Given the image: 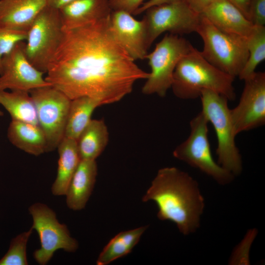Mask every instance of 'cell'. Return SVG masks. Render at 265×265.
<instances>
[{
	"instance_id": "obj_19",
	"label": "cell",
	"mask_w": 265,
	"mask_h": 265,
	"mask_svg": "<svg viewBox=\"0 0 265 265\" xmlns=\"http://www.w3.org/2000/svg\"><path fill=\"white\" fill-rule=\"evenodd\" d=\"M59 159L56 179L52 187L53 194L65 195L70 182L81 159L77 140L64 136L57 147Z\"/></svg>"
},
{
	"instance_id": "obj_27",
	"label": "cell",
	"mask_w": 265,
	"mask_h": 265,
	"mask_svg": "<svg viewBox=\"0 0 265 265\" xmlns=\"http://www.w3.org/2000/svg\"><path fill=\"white\" fill-rule=\"evenodd\" d=\"M27 32L9 30L0 27V75L2 72L3 57L9 53L19 42L26 41Z\"/></svg>"
},
{
	"instance_id": "obj_9",
	"label": "cell",
	"mask_w": 265,
	"mask_h": 265,
	"mask_svg": "<svg viewBox=\"0 0 265 265\" xmlns=\"http://www.w3.org/2000/svg\"><path fill=\"white\" fill-rule=\"evenodd\" d=\"M29 93L46 139V152L53 151L65 136L71 100L52 85L33 89Z\"/></svg>"
},
{
	"instance_id": "obj_21",
	"label": "cell",
	"mask_w": 265,
	"mask_h": 265,
	"mask_svg": "<svg viewBox=\"0 0 265 265\" xmlns=\"http://www.w3.org/2000/svg\"><path fill=\"white\" fill-rule=\"evenodd\" d=\"M109 140L107 128L102 120L91 119L77 140L81 159L96 160Z\"/></svg>"
},
{
	"instance_id": "obj_14",
	"label": "cell",
	"mask_w": 265,
	"mask_h": 265,
	"mask_svg": "<svg viewBox=\"0 0 265 265\" xmlns=\"http://www.w3.org/2000/svg\"><path fill=\"white\" fill-rule=\"evenodd\" d=\"M110 26L116 39L134 61L145 59L149 48L145 20L135 19L132 14L122 10L112 11Z\"/></svg>"
},
{
	"instance_id": "obj_33",
	"label": "cell",
	"mask_w": 265,
	"mask_h": 265,
	"mask_svg": "<svg viewBox=\"0 0 265 265\" xmlns=\"http://www.w3.org/2000/svg\"><path fill=\"white\" fill-rule=\"evenodd\" d=\"M74 0H47V5L59 9Z\"/></svg>"
},
{
	"instance_id": "obj_24",
	"label": "cell",
	"mask_w": 265,
	"mask_h": 265,
	"mask_svg": "<svg viewBox=\"0 0 265 265\" xmlns=\"http://www.w3.org/2000/svg\"><path fill=\"white\" fill-rule=\"evenodd\" d=\"M99 102L92 98L83 96L71 100L65 136L77 140L91 120V115Z\"/></svg>"
},
{
	"instance_id": "obj_2",
	"label": "cell",
	"mask_w": 265,
	"mask_h": 265,
	"mask_svg": "<svg viewBox=\"0 0 265 265\" xmlns=\"http://www.w3.org/2000/svg\"><path fill=\"white\" fill-rule=\"evenodd\" d=\"M142 201L155 202L158 218L174 222L185 235L195 232L199 227L205 207L197 181L175 167L159 170Z\"/></svg>"
},
{
	"instance_id": "obj_34",
	"label": "cell",
	"mask_w": 265,
	"mask_h": 265,
	"mask_svg": "<svg viewBox=\"0 0 265 265\" xmlns=\"http://www.w3.org/2000/svg\"><path fill=\"white\" fill-rule=\"evenodd\" d=\"M3 115V112L0 110V116H2Z\"/></svg>"
},
{
	"instance_id": "obj_23",
	"label": "cell",
	"mask_w": 265,
	"mask_h": 265,
	"mask_svg": "<svg viewBox=\"0 0 265 265\" xmlns=\"http://www.w3.org/2000/svg\"><path fill=\"white\" fill-rule=\"evenodd\" d=\"M0 104L8 112L12 120L39 125L36 107L28 92L1 91Z\"/></svg>"
},
{
	"instance_id": "obj_1",
	"label": "cell",
	"mask_w": 265,
	"mask_h": 265,
	"mask_svg": "<svg viewBox=\"0 0 265 265\" xmlns=\"http://www.w3.org/2000/svg\"><path fill=\"white\" fill-rule=\"evenodd\" d=\"M109 18L63 30L45 80L71 100L87 96L101 106L114 103L149 76L118 42Z\"/></svg>"
},
{
	"instance_id": "obj_30",
	"label": "cell",
	"mask_w": 265,
	"mask_h": 265,
	"mask_svg": "<svg viewBox=\"0 0 265 265\" xmlns=\"http://www.w3.org/2000/svg\"><path fill=\"white\" fill-rule=\"evenodd\" d=\"M184 0H149L143 2L140 6L137 9L133 15H137L145 12L147 9L154 6L164 4H169L181 1Z\"/></svg>"
},
{
	"instance_id": "obj_16",
	"label": "cell",
	"mask_w": 265,
	"mask_h": 265,
	"mask_svg": "<svg viewBox=\"0 0 265 265\" xmlns=\"http://www.w3.org/2000/svg\"><path fill=\"white\" fill-rule=\"evenodd\" d=\"M58 9L63 30L107 18L112 12L108 0H74Z\"/></svg>"
},
{
	"instance_id": "obj_15",
	"label": "cell",
	"mask_w": 265,
	"mask_h": 265,
	"mask_svg": "<svg viewBox=\"0 0 265 265\" xmlns=\"http://www.w3.org/2000/svg\"><path fill=\"white\" fill-rule=\"evenodd\" d=\"M220 30L246 38L254 25L228 0H215L200 14Z\"/></svg>"
},
{
	"instance_id": "obj_29",
	"label": "cell",
	"mask_w": 265,
	"mask_h": 265,
	"mask_svg": "<svg viewBox=\"0 0 265 265\" xmlns=\"http://www.w3.org/2000/svg\"><path fill=\"white\" fill-rule=\"evenodd\" d=\"M144 0H108L112 11L122 10L133 15Z\"/></svg>"
},
{
	"instance_id": "obj_25",
	"label": "cell",
	"mask_w": 265,
	"mask_h": 265,
	"mask_svg": "<svg viewBox=\"0 0 265 265\" xmlns=\"http://www.w3.org/2000/svg\"><path fill=\"white\" fill-rule=\"evenodd\" d=\"M249 53L247 60L238 76L244 80L255 72L257 66L265 59V27L254 26L253 29L246 38Z\"/></svg>"
},
{
	"instance_id": "obj_31",
	"label": "cell",
	"mask_w": 265,
	"mask_h": 265,
	"mask_svg": "<svg viewBox=\"0 0 265 265\" xmlns=\"http://www.w3.org/2000/svg\"><path fill=\"white\" fill-rule=\"evenodd\" d=\"M188 6L196 13L201 14L215 0H185Z\"/></svg>"
},
{
	"instance_id": "obj_18",
	"label": "cell",
	"mask_w": 265,
	"mask_h": 265,
	"mask_svg": "<svg viewBox=\"0 0 265 265\" xmlns=\"http://www.w3.org/2000/svg\"><path fill=\"white\" fill-rule=\"evenodd\" d=\"M97 173L96 160L81 159L65 195L70 209L80 211L85 208L94 189Z\"/></svg>"
},
{
	"instance_id": "obj_26",
	"label": "cell",
	"mask_w": 265,
	"mask_h": 265,
	"mask_svg": "<svg viewBox=\"0 0 265 265\" xmlns=\"http://www.w3.org/2000/svg\"><path fill=\"white\" fill-rule=\"evenodd\" d=\"M33 229L24 232L11 241L9 249L0 260V265H27L26 244Z\"/></svg>"
},
{
	"instance_id": "obj_11",
	"label": "cell",
	"mask_w": 265,
	"mask_h": 265,
	"mask_svg": "<svg viewBox=\"0 0 265 265\" xmlns=\"http://www.w3.org/2000/svg\"><path fill=\"white\" fill-rule=\"evenodd\" d=\"M145 12L143 19L146 24L149 48L164 32L180 36L196 32L200 19V15L194 12L185 0L154 6Z\"/></svg>"
},
{
	"instance_id": "obj_5",
	"label": "cell",
	"mask_w": 265,
	"mask_h": 265,
	"mask_svg": "<svg viewBox=\"0 0 265 265\" xmlns=\"http://www.w3.org/2000/svg\"><path fill=\"white\" fill-rule=\"evenodd\" d=\"M196 32L203 42L202 56L224 73L238 77L249 55L246 38L220 30L201 15Z\"/></svg>"
},
{
	"instance_id": "obj_13",
	"label": "cell",
	"mask_w": 265,
	"mask_h": 265,
	"mask_svg": "<svg viewBox=\"0 0 265 265\" xmlns=\"http://www.w3.org/2000/svg\"><path fill=\"white\" fill-rule=\"evenodd\" d=\"M25 41L18 43L2 59L0 91L10 89L29 92L51 86L43 77V72L28 60L25 52Z\"/></svg>"
},
{
	"instance_id": "obj_32",
	"label": "cell",
	"mask_w": 265,
	"mask_h": 265,
	"mask_svg": "<svg viewBox=\"0 0 265 265\" xmlns=\"http://www.w3.org/2000/svg\"><path fill=\"white\" fill-rule=\"evenodd\" d=\"M243 14L248 20L249 9L251 0H228Z\"/></svg>"
},
{
	"instance_id": "obj_17",
	"label": "cell",
	"mask_w": 265,
	"mask_h": 265,
	"mask_svg": "<svg viewBox=\"0 0 265 265\" xmlns=\"http://www.w3.org/2000/svg\"><path fill=\"white\" fill-rule=\"evenodd\" d=\"M47 0H0V27L26 32Z\"/></svg>"
},
{
	"instance_id": "obj_10",
	"label": "cell",
	"mask_w": 265,
	"mask_h": 265,
	"mask_svg": "<svg viewBox=\"0 0 265 265\" xmlns=\"http://www.w3.org/2000/svg\"><path fill=\"white\" fill-rule=\"evenodd\" d=\"M32 217L31 227L39 237L41 246L33 253V257L40 265H46L58 249L75 252L78 241L71 237L67 226L59 222L55 212L46 205L37 203L29 208Z\"/></svg>"
},
{
	"instance_id": "obj_8",
	"label": "cell",
	"mask_w": 265,
	"mask_h": 265,
	"mask_svg": "<svg viewBox=\"0 0 265 265\" xmlns=\"http://www.w3.org/2000/svg\"><path fill=\"white\" fill-rule=\"evenodd\" d=\"M191 45L180 35L166 34L146 56L151 72L142 88V92L145 95L156 94L161 97L165 96L171 87L178 63Z\"/></svg>"
},
{
	"instance_id": "obj_3",
	"label": "cell",
	"mask_w": 265,
	"mask_h": 265,
	"mask_svg": "<svg viewBox=\"0 0 265 265\" xmlns=\"http://www.w3.org/2000/svg\"><path fill=\"white\" fill-rule=\"evenodd\" d=\"M234 79L211 64L191 45L175 68L171 88L182 99L197 98L202 90L209 89L234 101L236 97Z\"/></svg>"
},
{
	"instance_id": "obj_20",
	"label": "cell",
	"mask_w": 265,
	"mask_h": 265,
	"mask_svg": "<svg viewBox=\"0 0 265 265\" xmlns=\"http://www.w3.org/2000/svg\"><path fill=\"white\" fill-rule=\"evenodd\" d=\"M7 136L12 144L29 154L37 156L46 152V139L39 125L12 120Z\"/></svg>"
},
{
	"instance_id": "obj_6",
	"label": "cell",
	"mask_w": 265,
	"mask_h": 265,
	"mask_svg": "<svg viewBox=\"0 0 265 265\" xmlns=\"http://www.w3.org/2000/svg\"><path fill=\"white\" fill-rule=\"evenodd\" d=\"M208 120L201 111L190 122L188 137L173 152L176 159L198 169L211 177L220 185L231 182L234 176L213 159L209 140Z\"/></svg>"
},
{
	"instance_id": "obj_28",
	"label": "cell",
	"mask_w": 265,
	"mask_h": 265,
	"mask_svg": "<svg viewBox=\"0 0 265 265\" xmlns=\"http://www.w3.org/2000/svg\"><path fill=\"white\" fill-rule=\"evenodd\" d=\"M248 20L256 26H265V0H251Z\"/></svg>"
},
{
	"instance_id": "obj_22",
	"label": "cell",
	"mask_w": 265,
	"mask_h": 265,
	"mask_svg": "<svg viewBox=\"0 0 265 265\" xmlns=\"http://www.w3.org/2000/svg\"><path fill=\"white\" fill-rule=\"evenodd\" d=\"M148 226L122 231L112 238L100 253L97 265H107L132 252Z\"/></svg>"
},
{
	"instance_id": "obj_12",
	"label": "cell",
	"mask_w": 265,
	"mask_h": 265,
	"mask_svg": "<svg viewBox=\"0 0 265 265\" xmlns=\"http://www.w3.org/2000/svg\"><path fill=\"white\" fill-rule=\"evenodd\" d=\"M244 80L239 103L230 109L236 135L265 124V73L255 72Z\"/></svg>"
},
{
	"instance_id": "obj_7",
	"label": "cell",
	"mask_w": 265,
	"mask_h": 265,
	"mask_svg": "<svg viewBox=\"0 0 265 265\" xmlns=\"http://www.w3.org/2000/svg\"><path fill=\"white\" fill-rule=\"evenodd\" d=\"M63 34L59 9L47 5L27 31L25 52L31 64L44 73H47Z\"/></svg>"
},
{
	"instance_id": "obj_4",
	"label": "cell",
	"mask_w": 265,
	"mask_h": 265,
	"mask_svg": "<svg viewBox=\"0 0 265 265\" xmlns=\"http://www.w3.org/2000/svg\"><path fill=\"white\" fill-rule=\"evenodd\" d=\"M202 109L213 127L217 140V163L234 176L242 170L241 156L237 147L228 99L214 91L205 89L200 96Z\"/></svg>"
}]
</instances>
